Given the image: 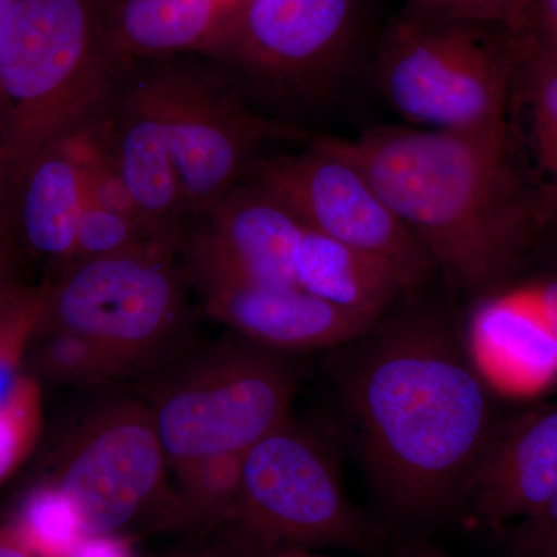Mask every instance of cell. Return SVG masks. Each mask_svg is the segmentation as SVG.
I'll use <instances>...</instances> for the list:
<instances>
[{"instance_id": "cell-1", "label": "cell", "mask_w": 557, "mask_h": 557, "mask_svg": "<svg viewBox=\"0 0 557 557\" xmlns=\"http://www.w3.org/2000/svg\"><path fill=\"white\" fill-rule=\"evenodd\" d=\"M338 348L341 395L387 507L431 519L463 502L502 428L467 341L417 313Z\"/></svg>"}, {"instance_id": "cell-2", "label": "cell", "mask_w": 557, "mask_h": 557, "mask_svg": "<svg viewBox=\"0 0 557 557\" xmlns=\"http://www.w3.org/2000/svg\"><path fill=\"white\" fill-rule=\"evenodd\" d=\"M322 138L364 172L456 287L490 288L530 244L542 214L523 193L509 139L403 126Z\"/></svg>"}, {"instance_id": "cell-3", "label": "cell", "mask_w": 557, "mask_h": 557, "mask_svg": "<svg viewBox=\"0 0 557 557\" xmlns=\"http://www.w3.org/2000/svg\"><path fill=\"white\" fill-rule=\"evenodd\" d=\"M113 0H17L0 40V193L36 157L109 120L129 67Z\"/></svg>"}, {"instance_id": "cell-4", "label": "cell", "mask_w": 557, "mask_h": 557, "mask_svg": "<svg viewBox=\"0 0 557 557\" xmlns=\"http://www.w3.org/2000/svg\"><path fill=\"white\" fill-rule=\"evenodd\" d=\"M287 355L239 335L172 361L145 386L170 467L247 453L288 420L298 388Z\"/></svg>"}, {"instance_id": "cell-5", "label": "cell", "mask_w": 557, "mask_h": 557, "mask_svg": "<svg viewBox=\"0 0 557 557\" xmlns=\"http://www.w3.org/2000/svg\"><path fill=\"white\" fill-rule=\"evenodd\" d=\"M183 240L75 260L49 281L40 325L79 333L106 348L127 375L171 364L185 344L189 307L178 260Z\"/></svg>"}, {"instance_id": "cell-6", "label": "cell", "mask_w": 557, "mask_h": 557, "mask_svg": "<svg viewBox=\"0 0 557 557\" xmlns=\"http://www.w3.org/2000/svg\"><path fill=\"white\" fill-rule=\"evenodd\" d=\"M493 30L472 22L403 17L380 51L383 97L420 129L509 139L511 64Z\"/></svg>"}, {"instance_id": "cell-7", "label": "cell", "mask_w": 557, "mask_h": 557, "mask_svg": "<svg viewBox=\"0 0 557 557\" xmlns=\"http://www.w3.org/2000/svg\"><path fill=\"white\" fill-rule=\"evenodd\" d=\"M148 61L132 64L127 78L163 121L186 211L197 222L247 178L265 143L298 131L249 108L228 73L208 58Z\"/></svg>"}, {"instance_id": "cell-8", "label": "cell", "mask_w": 557, "mask_h": 557, "mask_svg": "<svg viewBox=\"0 0 557 557\" xmlns=\"http://www.w3.org/2000/svg\"><path fill=\"white\" fill-rule=\"evenodd\" d=\"M223 533L233 557L361 548L373 536L327 446L289 418L245 453L239 508Z\"/></svg>"}, {"instance_id": "cell-9", "label": "cell", "mask_w": 557, "mask_h": 557, "mask_svg": "<svg viewBox=\"0 0 557 557\" xmlns=\"http://www.w3.org/2000/svg\"><path fill=\"white\" fill-rule=\"evenodd\" d=\"M359 28V0H239L201 49L242 94L310 104L338 81Z\"/></svg>"}, {"instance_id": "cell-10", "label": "cell", "mask_w": 557, "mask_h": 557, "mask_svg": "<svg viewBox=\"0 0 557 557\" xmlns=\"http://www.w3.org/2000/svg\"><path fill=\"white\" fill-rule=\"evenodd\" d=\"M168 465L148 403L108 398L69 429L50 483L75 505L86 534H123L157 507L183 525Z\"/></svg>"}, {"instance_id": "cell-11", "label": "cell", "mask_w": 557, "mask_h": 557, "mask_svg": "<svg viewBox=\"0 0 557 557\" xmlns=\"http://www.w3.org/2000/svg\"><path fill=\"white\" fill-rule=\"evenodd\" d=\"M248 180L269 189L307 226L391 263L406 292L434 273L426 249L399 222L357 164L317 138L295 156L260 159Z\"/></svg>"}, {"instance_id": "cell-12", "label": "cell", "mask_w": 557, "mask_h": 557, "mask_svg": "<svg viewBox=\"0 0 557 557\" xmlns=\"http://www.w3.org/2000/svg\"><path fill=\"white\" fill-rule=\"evenodd\" d=\"M199 222L180 247L183 273L296 287L295 258L306 223L269 189L245 178Z\"/></svg>"}, {"instance_id": "cell-13", "label": "cell", "mask_w": 557, "mask_h": 557, "mask_svg": "<svg viewBox=\"0 0 557 557\" xmlns=\"http://www.w3.org/2000/svg\"><path fill=\"white\" fill-rule=\"evenodd\" d=\"M183 274L208 314L234 335L281 355L346 346L379 322L298 287H270L220 274Z\"/></svg>"}, {"instance_id": "cell-14", "label": "cell", "mask_w": 557, "mask_h": 557, "mask_svg": "<svg viewBox=\"0 0 557 557\" xmlns=\"http://www.w3.org/2000/svg\"><path fill=\"white\" fill-rule=\"evenodd\" d=\"M86 200L67 141L36 157L0 193V276L24 281L22 267L38 265L51 281L72 265L76 222Z\"/></svg>"}, {"instance_id": "cell-15", "label": "cell", "mask_w": 557, "mask_h": 557, "mask_svg": "<svg viewBox=\"0 0 557 557\" xmlns=\"http://www.w3.org/2000/svg\"><path fill=\"white\" fill-rule=\"evenodd\" d=\"M557 491V403L502 424L463 502L482 525L507 528Z\"/></svg>"}, {"instance_id": "cell-16", "label": "cell", "mask_w": 557, "mask_h": 557, "mask_svg": "<svg viewBox=\"0 0 557 557\" xmlns=\"http://www.w3.org/2000/svg\"><path fill=\"white\" fill-rule=\"evenodd\" d=\"M467 343L490 386L505 394L527 397L557 380V338L531 285L483 300Z\"/></svg>"}, {"instance_id": "cell-17", "label": "cell", "mask_w": 557, "mask_h": 557, "mask_svg": "<svg viewBox=\"0 0 557 557\" xmlns=\"http://www.w3.org/2000/svg\"><path fill=\"white\" fill-rule=\"evenodd\" d=\"M108 137L121 177L143 218L164 236L185 239L189 215L170 138L159 113L127 73L108 120Z\"/></svg>"}, {"instance_id": "cell-18", "label": "cell", "mask_w": 557, "mask_h": 557, "mask_svg": "<svg viewBox=\"0 0 557 557\" xmlns=\"http://www.w3.org/2000/svg\"><path fill=\"white\" fill-rule=\"evenodd\" d=\"M296 287L332 306L380 321L405 284L386 260L306 225L295 258Z\"/></svg>"}, {"instance_id": "cell-19", "label": "cell", "mask_w": 557, "mask_h": 557, "mask_svg": "<svg viewBox=\"0 0 557 557\" xmlns=\"http://www.w3.org/2000/svg\"><path fill=\"white\" fill-rule=\"evenodd\" d=\"M239 0H113L110 39L124 65L199 54Z\"/></svg>"}, {"instance_id": "cell-20", "label": "cell", "mask_w": 557, "mask_h": 557, "mask_svg": "<svg viewBox=\"0 0 557 557\" xmlns=\"http://www.w3.org/2000/svg\"><path fill=\"white\" fill-rule=\"evenodd\" d=\"M245 453L212 454L174 467L183 525L197 533L223 531L236 518Z\"/></svg>"}, {"instance_id": "cell-21", "label": "cell", "mask_w": 557, "mask_h": 557, "mask_svg": "<svg viewBox=\"0 0 557 557\" xmlns=\"http://www.w3.org/2000/svg\"><path fill=\"white\" fill-rule=\"evenodd\" d=\"M522 98L542 186L544 215H557V60L528 38L522 44Z\"/></svg>"}, {"instance_id": "cell-22", "label": "cell", "mask_w": 557, "mask_h": 557, "mask_svg": "<svg viewBox=\"0 0 557 557\" xmlns=\"http://www.w3.org/2000/svg\"><path fill=\"white\" fill-rule=\"evenodd\" d=\"M24 373L60 386H90L127 375L106 348L79 333L50 325H39L33 336Z\"/></svg>"}, {"instance_id": "cell-23", "label": "cell", "mask_w": 557, "mask_h": 557, "mask_svg": "<svg viewBox=\"0 0 557 557\" xmlns=\"http://www.w3.org/2000/svg\"><path fill=\"white\" fill-rule=\"evenodd\" d=\"M49 281L0 276V403L24 373L25 357L47 309Z\"/></svg>"}, {"instance_id": "cell-24", "label": "cell", "mask_w": 557, "mask_h": 557, "mask_svg": "<svg viewBox=\"0 0 557 557\" xmlns=\"http://www.w3.org/2000/svg\"><path fill=\"white\" fill-rule=\"evenodd\" d=\"M10 528L36 557H70L86 536L75 505L50 482L24 498Z\"/></svg>"}, {"instance_id": "cell-25", "label": "cell", "mask_w": 557, "mask_h": 557, "mask_svg": "<svg viewBox=\"0 0 557 557\" xmlns=\"http://www.w3.org/2000/svg\"><path fill=\"white\" fill-rule=\"evenodd\" d=\"M42 428L40 383L22 373L0 403V483L21 467L38 443Z\"/></svg>"}, {"instance_id": "cell-26", "label": "cell", "mask_w": 557, "mask_h": 557, "mask_svg": "<svg viewBox=\"0 0 557 557\" xmlns=\"http://www.w3.org/2000/svg\"><path fill=\"white\" fill-rule=\"evenodd\" d=\"M160 237L166 236H161L146 223L86 200L76 222L75 260L113 255Z\"/></svg>"}, {"instance_id": "cell-27", "label": "cell", "mask_w": 557, "mask_h": 557, "mask_svg": "<svg viewBox=\"0 0 557 557\" xmlns=\"http://www.w3.org/2000/svg\"><path fill=\"white\" fill-rule=\"evenodd\" d=\"M409 14L421 20L472 22L516 35L530 28L531 0H408Z\"/></svg>"}, {"instance_id": "cell-28", "label": "cell", "mask_w": 557, "mask_h": 557, "mask_svg": "<svg viewBox=\"0 0 557 557\" xmlns=\"http://www.w3.org/2000/svg\"><path fill=\"white\" fill-rule=\"evenodd\" d=\"M507 528L509 557H557V491L533 515Z\"/></svg>"}, {"instance_id": "cell-29", "label": "cell", "mask_w": 557, "mask_h": 557, "mask_svg": "<svg viewBox=\"0 0 557 557\" xmlns=\"http://www.w3.org/2000/svg\"><path fill=\"white\" fill-rule=\"evenodd\" d=\"M528 30L539 49L557 60V0H531Z\"/></svg>"}, {"instance_id": "cell-30", "label": "cell", "mask_w": 557, "mask_h": 557, "mask_svg": "<svg viewBox=\"0 0 557 557\" xmlns=\"http://www.w3.org/2000/svg\"><path fill=\"white\" fill-rule=\"evenodd\" d=\"M70 557H135L124 534H86Z\"/></svg>"}, {"instance_id": "cell-31", "label": "cell", "mask_w": 557, "mask_h": 557, "mask_svg": "<svg viewBox=\"0 0 557 557\" xmlns=\"http://www.w3.org/2000/svg\"><path fill=\"white\" fill-rule=\"evenodd\" d=\"M539 309L557 338V277L531 285Z\"/></svg>"}, {"instance_id": "cell-32", "label": "cell", "mask_w": 557, "mask_h": 557, "mask_svg": "<svg viewBox=\"0 0 557 557\" xmlns=\"http://www.w3.org/2000/svg\"><path fill=\"white\" fill-rule=\"evenodd\" d=\"M0 557H36L10 527L0 528Z\"/></svg>"}, {"instance_id": "cell-33", "label": "cell", "mask_w": 557, "mask_h": 557, "mask_svg": "<svg viewBox=\"0 0 557 557\" xmlns=\"http://www.w3.org/2000/svg\"><path fill=\"white\" fill-rule=\"evenodd\" d=\"M17 0H0V40H2L3 30H5L7 21H9L11 11L16 5Z\"/></svg>"}, {"instance_id": "cell-34", "label": "cell", "mask_w": 557, "mask_h": 557, "mask_svg": "<svg viewBox=\"0 0 557 557\" xmlns=\"http://www.w3.org/2000/svg\"><path fill=\"white\" fill-rule=\"evenodd\" d=\"M418 557H446V556L440 555V553L434 552V549H431V548L418 547Z\"/></svg>"}, {"instance_id": "cell-35", "label": "cell", "mask_w": 557, "mask_h": 557, "mask_svg": "<svg viewBox=\"0 0 557 557\" xmlns=\"http://www.w3.org/2000/svg\"><path fill=\"white\" fill-rule=\"evenodd\" d=\"M395 557H418V548L406 549V552L399 553V555Z\"/></svg>"}, {"instance_id": "cell-36", "label": "cell", "mask_w": 557, "mask_h": 557, "mask_svg": "<svg viewBox=\"0 0 557 557\" xmlns=\"http://www.w3.org/2000/svg\"><path fill=\"white\" fill-rule=\"evenodd\" d=\"M278 557H310V556L300 555V553H295V555H285V556H278Z\"/></svg>"}]
</instances>
